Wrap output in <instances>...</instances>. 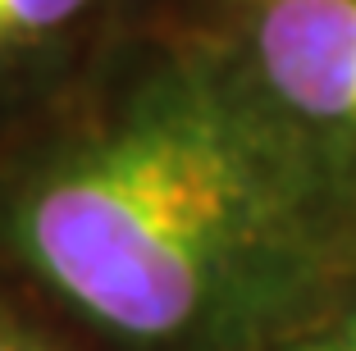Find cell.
Returning <instances> with one entry per match:
<instances>
[{
    "label": "cell",
    "instance_id": "cell-4",
    "mask_svg": "<svg viewBox=\"0 0 356 351\" xmlns=\"http://www.w3.org/2000/svg\"><path fill=\"white\" fill-rule=\"evenodd\" d=\"M279 351H356V288L347 292L320 324L297 333L293 342H283Z\"/></svg>",
    "mask_w": 356,
    "mask_h": 351
},
{
    "label": "cell",
    "instance_id": "cell-3",
    "mask_svg": "<svg viewBox=\"0 0 356 351\" xmlns=\"http://www.w3.org/2000/svg\"><path fill=\"white\" fill-rule=\"evenodd\" d=\"M101 10L105 0H0V105L60 69Z\"/></svg>",
    "mask_w": 356,
    "mask_h": 351
},
{
    "label": "cell",
    "instance_id": "cell-5",
    "mask_svg": "<svg viewBox=\"0 0 356 351\" xmlns=\"http://www.w3.org/2000/svg\"><path fill=\"white\" fill-rule=\"evenodd\" d=\"M0 351H60V347H55L51 338H42L37 329H28L19 315H10V310L0 306Z\"/></svg>",
    "mask_w": 356,
    "mask_h": 351
},
{
    "label": "cell",
    "instance_id": "cell-2",
    "mask_svg": "<svg viewBox=\"0 0 356 351\" xmlns=\"http://www.w3.org/2000/svg\"><path fill=\"white\" fill-rule=\"evenodd\" d=\"M242 55L270 101L356 174V0H261Z\"/></svg>",
    "mask_w": 356,
    "mask_h": 351
},
{
    "label": "cell",
    "instance_id": "cell-1",
    "mask_svg": "<svg viewBox=\"0 0 356 351\" xmlns=\"http://www.w3.org/2000/svg\"><path fill=\"white\" fill-rule=\"evenodd\" d=\"M14 256L142 351H279L356 288V174L229 46H160L0 183Z\"/></svg>",
    "mask_w": 356,
    "mask_h": 351
}]
</instances>
